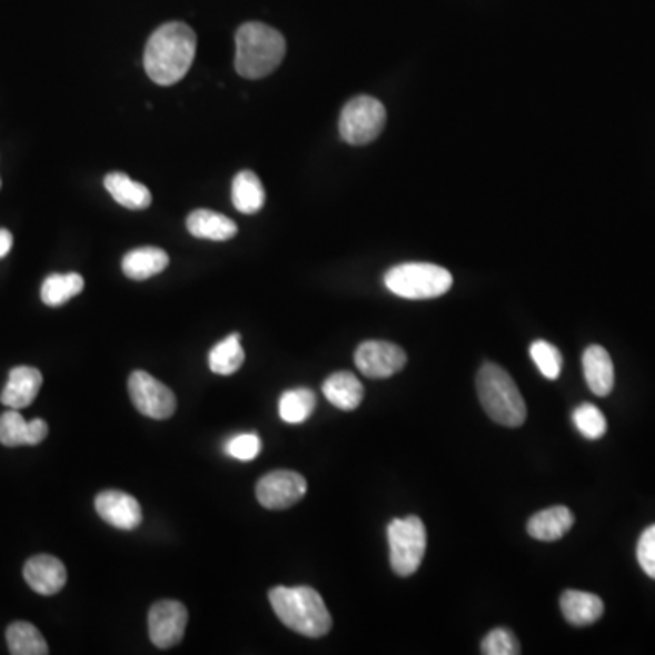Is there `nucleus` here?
Returning a JSON list of instances; mask_svg holds the SVG:
<instances>
[{
	"label": "nucleus",
	"mask_w": 655,
	"mask_h": 655,
	"mask_svg": "<svg viewBox=\"0 0 655 655\" xmlns=\"http://www.w3.org/2000/svg\"><path fill=\"white\" fill-rule=\"evenodd\" d=\"M197 36L185 22H168L153 31L145 50V70L156 85L173 86L190 71Z\"/></svg>",
	"instance_id": "1"
},
{
	"label": "nucleus",
	"mask_w": 655,
	"mask_h": 655,
	"mask_svg": "<svg viewBox=\"0 0 655 655\" xmlns=\"http://www.w3.org/2000/svg\"><path fill=\"white\" fill-rule=\"evenodd\" d=\"M268 597L282 625L300 636L316 639L331 631V616L325 599L310 586H276Z\"/></svg>",
	"instance_id": "2"
},
{
	"label": "nucleus",
	"mask_w": 655,
	"mask_h": 655,
	"mask_svg": "<svg viewBox=\"0 0 655 655\" xmlns=\"http://www.w3.org/2000/svg\"><path fill=\"white\" fill-rule=\"evenodd\" d=\"M286 56V40L262 22H246L236 33V70L245 79H265Z\"/></svg>",
	"instance_id": "3"
},
{
	"label": "nucleus",
	"mask_w": 655,
	"mask_h": 655,
	"mask_svg": "<svg viewBox=\"0 0 655 655\" xmlns=\"http://www.w3.org/2000/svg\"><path fill=\"white\" fill-rule=\"evenodd\" d=\"M477 396L486 414L497 425L517 428L525 425L526 403L516 380L494 363H486L477 374Z\"/></svg>",
	"instance_id": "4"
},
{
	"label": "nucleus",
	"mask_w": 655,
	"mask_h": 655,
	"mask_svg": "<svg viewBox=\"0 0 655 655\" xmlns=\"http://www.w3.org/2000/svg\"><path fill=\"white\" fill-rule=\"evenodd\" d=\"M385 285L403 299H436L454 285V277L443 266L430 262H405L386 271Z\"/></svg>",
	"instance_id": "5"
},
{
	"label": "nucleus",
	"mask_w": 655,
	"mask_h": 655,
	"mask_svg": "<svg viewBox=\"0 0 655 655\" xmlns=\"http://www.w3.org/2000/svg\"><path fill=\"white\" fill-rule=\"evenodd\" d=\"M388 545L391 570L400 577L416 574L426 554L425 523L416 516L391 520L388 525Z\"/></svg>",
	"instance_id": "6"
},
{
	"label": "nucleus",
	"mask_w": 655,
	"mask_h": 655,
	"mask_svg": "<svg viewBox=\"0 0 655 655\" xmlns=\"http://www.w3.org/2000/svg\"><path fill=\"white\" fill-rule=\"evenodd\" d=\"M385 125L386 110L383 102L374 97L359 96L340 111V139L351 146L368 145L380 136Z\"/></svg>",
	"instance_id": "7"
},
{
	"label": "nucleus",
	"mask_w": 655,
	"mask_h": 655,
	"mask_svg": "<svg viewBox=\"0 0 655 655\" xmlns=\"http://www.w3.org/2000/svg\"><path fill=\"white\" fill-rule=\"evenodd\" d=\"M128 391L137 410L150 419H170L177 410L176 394L148 371L137 370L128 379Z\"/></svg>",
	"instance_id": "8"
},
{
	"label": "nucleus",
	"mask_w": 655,
	"mask_h": 655,
	"mask_svg": "<svg viewBox=\"0 0 655 655\" xmlns=\"http://www.w3.org/2000/svg\"><path fill=\"white\" fill-rule=\"evenodd\" d=\"M308 492L305 477L291 470H276L260 477L256 496L268 510H286L297 505Z\"/></svg>",
	"instance_id": "9"
},
{
	"label": "nucleus",
	"mask_w": 655,
	"mask_h": 655,
	"mask_svg": "<svg viewBox=\"0 0 655 655\" xmlns=\"http://www.w3.org/2000/svg\"><path fill=\"white\" fill-rule=\"evenodd\" d=\"M406 351L388 340H365L356 350V366L363 376L386 379L406 366Z\"/></svg>",
	"instance_id": "10"
},
{
	"label": "nucleus",
	"mask_w": 655,
	"mask_h": 655,
	"mask_svg": "<svg viewBox=\"0 0 655 655\" xmlns=\"http://www.w3.org/2000/svg\"><path fill=\"white\" fill-rule=\"evenodd\" d=\"M188 626V611L179 601H159L148 614V632L157 648L179 645Z\"/></svg>",
	"instance_id": "11"
},
{
	"label": "nucleus",
	"mask_w": 655,
	"mask_h": 655,
	"mask_svg": "<svg viewBox=\"0 0 655 655\" xmlns=\"http://www.w3.org/2000/svg\"><path fill=\"white\" fill-rule=\"evenodd\" d=\"M96 510L100 519L119 530H136L142 523V510L136 497L120 490L100 492L96 497Z\"/></svg>",
	"instance_id": "12"
},
{
	"label": "nucleus",
	"mask_w": 655,
	"mask_h": 655,
	"mask_svg": "<svg viewBox=\"0 0 655 655\" xmlns=\"http://www.w3.org/2000/svg\"><path fill=\"white\" fill-rule=\"evenodd\" d=\"M24 579L31 591L40 596H56L64 588L68 572L62 560L48 554H40L26 563Z\"/></svg>",
	"instance_id": "13"
},
{
	"label": "nucleus",
	"mask_w": 655,
	"mask_h": 655,
	"mask_svg": "<svg viewBox=\"0 0 655 655\" xmlns=\"http://www.w3.org/2000/svg\"><path fill=\"white\" fill-rule=\"evenodd\" d=\"M48 423L42 419L26 420L19 410L4 411L0 416V445L36 446L48 437Z\"/></svg>",
	"instance_id": "14"
},
{
	"label": "nucleus",
	"mask_w": 655,
	"mask_h": 655,
	"mask_svg": "<svg viewBox=\"0 0 655 655\" xmlns=\"http://www.w3.org/2000/svg\"><path fill=\"white\" fill-rule=\"evenodd\" d=\"M40 388H42V374L37 368L17 366L10 371L8 385L0 394V403L13 410H22L37 399Z\"/></svg>",
	"instance_id": "15"
},
{
	"label": "nucleus",
	"mask_w": 655,
	"mask_h": 655,
	"mask_svg": "<svg viewBox=\"0 0 655 655\" xmlns=\"http://www.w3.org/2000/svg\"><path fill=\"white\" fill-rule=\"evenodd\" d=\"M583 371L586 385L597 397L611 396L616 383L614 363L608 351L599 345H592L583 354Z\"/></svg>",
	"instance_id": "16"
},
{
	"label": "nucleus",
	"mask_w": 655,
	"mask_h": 655,
	"mask_svg": "<svg viewBox=\"0 0 655 655\" xmlns=\"http://www.w3.org/2000/svg\"><path fill=\"white\" fill-rule=\"evenodd\" d=\"M560 612L574 626L594 625L603 617V599L591 592L566 591L560 596Z\"/></svg>",
	"instance_id": "17"
},
{
	"label": "nucleus",
	"mask_w": 655,
	"mask_h": 655,
	"mask_svg": "<svg viewBox=\"0 0 655 655\" xmlns=\"http://www.w3.org/2000/svg\"><path fill=\"white\" fill-rule=\"evenodd\" d=\"M572 526H574V514L570 508L552 506L532 516L526 530L534 539L554 543L566 536V532H570Z\"/></svg>",
	"instance_id": "18"
},
{
	"label": "nucleus",
	"mask_w": 655,
	"mask_h": 655,
	"mask_svg": "<svg viewBox=\"0 0 655 655\" xmlns=\"http://www.w3.org/2000/svg\"><path fill=\"white\" fill-rule=\"evenodd\" d=\"M322 394L339 410L351 411L363 403L365 386L351 371H336L325 380Z\"/></svg>",
	"instance_id": "19"
},
{
	"label": "nucleus",
	"mask_w": 655,
	"mask_h": 655,
	"mask_svg": "<svg viewBox=\"0 0 655 655\" xmlns=\"http://www.w3.org/2000/svg\"><path fill=\"white\" fill-rule=\"evenodd\" d=\"M170 265V257L160 248H137L126 254L122 259V271L126 277L133 280H146L150 277L159 276Z\"/></svg>",
	"instance_id": "20"
},
{
	"label": "nucleus",
	"mask_w": 655,
	"mask_h": 655,
	"mask_svg": "<svg viewBox=\"0 0 655 655\" xmlns=\"http://www.w3.org/2000/svg\"><path fill=\"white\" fill-rule=\"evenodd\" d=\"M186 228L197 239L228 240L237 234V225L230 217L211 210L191 211Z\"/></svg>",
	"instance_id": "21"
},
{
	"label": "nucleus",
	"mask_w": 655,
	"mask_h": 655,
	"mask_svg": "<svg viewBox=\"0 0 655 655\" xmlns=\"http://www.w3.org/2000/svg\"><path fill=\"white\" fill-rule=\"evenodd\" d=\"M106 190L125 208L130 210H145L151 205V193L145 185L136 182L131 177L120 171L108 173L105 179Z\"/></svg>",
	"instance_id": "22"
},
{
	"label": "nucleus",
	"mask_w": 655,
	"mask_h": 655,
	"mask_svg": "<svg viewBox=\"0 0 655 655\" xmlns=\"http://www.w3.org/2000/svg\"><path fill=\"white\" fill-rule=\"evenodd\" d=\"M265 186L254 171L245 170L237 173L231 185V200L240 214H257L265 206Z\"/></svg>",
	"instance_id": "23"
},
{
	"label": "nucleus",
	"mask_w": 655,
	"mask_h": 655,
	"mask_svg": "<svg viewBox=\"0 0 655 655\" xmlns=\"http://www.w3.org/2000/svg\"><path fill=\"white\" fill-rule=\"evenodd\" d=\"M8 648L13 655H46L50 652L48 643L37 626L26 621H17L6 631Z\"/></svg>",
	"instance_id": "24"
},
{
	"label": "nucleus",
	"mask_w": 655,
	"mask_h": 655,
	"mask_svg": "<svg viewBox=\"0 0 655 655\" xmlns=\"http://www.w3.org/2000/svg\"><path fill=\"white\" fill-rule=\"evenodd\" d=\"M85 290V279L79 274H53L40 288V299L46 306H62Z\"/></svg>",
	"instance_id": "25"
},
{
	"label": "nucleus",
	"mask_w": 655,
	"mask_h": 655,
	"mask_svg": "<svg viewBox=\"0 0 655 655\" xmlns=\"http://www.w3.org/2000/svg\"><path fill=\"white\" fill-rule=\"evenodd\" d=\"M245 357L239 334H231L211 348L208 365L217 376H231L242 366Z\"/></svg>",
	"instance_id": "26"
},
{
	"label": "nucleus",
	"mask_w": 655,
	"mask_h": 655,
	"mask_svg": "<svg viewBox=\"0 0 655 655\" xmlns=\"http://www.w3.org/2000/svg\"><path fill=\"white\" fill-rule=\"evenodd\" d=\"M317 397L310 388L288 390L279 399V417L288 425H300L316 410Z\"/></svg>",
	"instance_id": "27"
},
{
	"label": "nucleus",
	"mask_w": 655,
	"mask_h": 655,
	"mask_svg": "<svg viewBox=\"0 0 655 655\" xmlns=\"http://www.w3.org/2000/svg\"><path fill=\"white\" fill-rule=\"evenodd\" d=\"M574 425L577 430L586 437V439L597 440L606 434V419L603 411L596 405L585 403V405L577 406L574 410Z\"/></svg>",
	"instance_id": "28"
},
{
	"label": "nucleus",
	"mask_w": 655,
	"mask_h": 655,
	"mask_svg": "<svg viewBox=\"0 0 655 655\" xmlns=\"http://www.w3.org/2000/svg\"><path fill=\"white\" fill-rule=\"evenodd\" d=\"M530 357L546 379L556 380L563 370V356L556 346L546 340H536L530 346Z\"/></svg>",
	"instance_id": "29"
},
{
	"label": "nucleus",
	"mask_w": 655,
	"mask_h": 655,
	"mask_svg": "<svg viewBox=\"0 0 655 655\" xmlns=\"http://www.w3.org/2000/svg\"><path fill=\"white\" fill-rule=\"evenodd\" d=\"M480 652L485 655H517L520 654V648L510 631L496 628L483 639Z\"/></svg>",
	"instance_id": "30"
},
{
	"label": "nucleus",
	"mask_w": 655,
	"mask_h": 655,
	"mask_svg": "<svg viewBox=\"0 0 655 655\" xmlns=\"http://www.w3.org/2000/svg\"><path fill=\"white\" fill-rule=\"evenodd\" d=\"M260 450H262V443H260V437L254 434V431L251 434H239V436L231 437L225 446L226 456L242 460V463L256 459Z\"/></svg>",
	"instance_id": "31"
},
{
	"label": "nucleus",
	"mask_w": 655,
	"mask_h": 655,
	"mask_svg": "<svg viewBox=\"0 0 655 655\" xmlns=\"http://www.w3.org/2000/svg\"><path fill=\"white\" fill-rule=\"evenodd\" d=\"M637 560L646 576L655 579V525L648 526L641 534L639 543H637Z\"/></svg>",
	"instance_id": "32"
},
{
	"label": "nucleus",
	"mask_w": 655,
	"mask_h": 655,
	"mask_svg": "<svg viewBox=\"0 0 655 655\" xmlns=\"http://www.w3.org/2000/svg\"><path fill=\"white\" fill-rule=\"evenodd\" d=\"M11 246H13V236L10 231L0 228V259H4L10 254Z\"/></svg>",
	"instance_id": "33"
}]
</instances>
